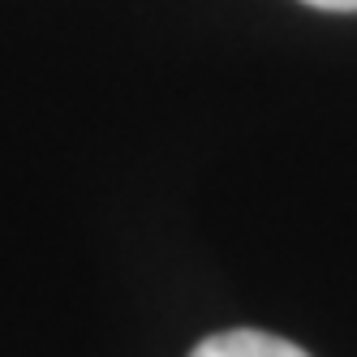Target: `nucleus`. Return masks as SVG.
<instances>
[{"label":"nucleus","mask_w":357,"mask_h":357,"mask_svg":"<svg viewBox=\"0 0 357 357\" xmlns=\"http://www.w3.org/2000/svg\"><path fill=\"white\" fill-rule=\"evenodd\" d=\"M190 357H310L301 344L280 340L271 331H254V327H237V331H220L207 336Z\"/></svg>","instance_id":"nucleus-1"},{"label":"nucleus","mask_w":357,"mask_h":357,"mask_svg":"<svg viewBox=\"0 0 357 357\" xmlns=\"http://www.w3.org/2000/svg\"><path fill=\"white\" fill-rule=\"evenodd\" d=\"M301 5H314V9H331V13H357V0H301Z\"/></svg>","instance_id":"nucleus-2"}]
</instances>
